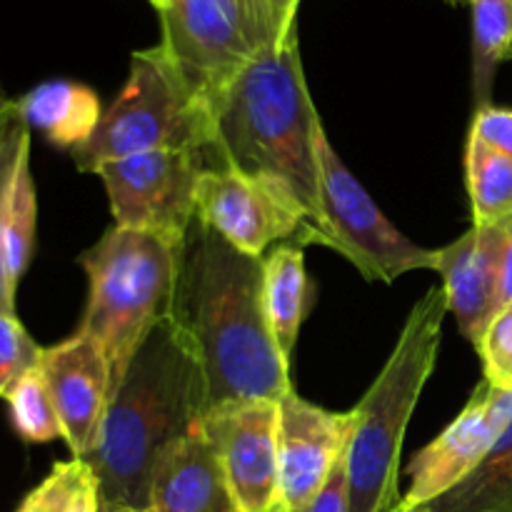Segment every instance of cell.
I'll use <instances>...</instances> for the list:
<instances>
[{"label":"cell","instance_id":"cell-18","mask_svg":"<svg viewBox=\"0 0 512 512\" xmlns=\"http://www.w3.org/2000/svg\"><path fill=\"white\" fill-rule=\"evenodd\" d=\"M303 245L283 243L263 258V305L268 328L283 358L290 363L300 325L313 303Z\"/></svg>","mask_w":512,"mask_h":512},{"label":"cell","instance_id":"cell-19","mask_svg":"<svg viewBox=\"0 0 512 512\" xmlns=\"http://www.w3.org/2000/svg\"><path fill=\"white\" fill-rule=\"evenodd\" d=\"M35 223H38V198L35 180L30 170V133L20 143L13 175L5 190L3 210H0V255L8 275L10 288H18L20 278L33 260Z\"/></svg>","mask_w":512,"mask_h":512},{"label":"cell","instance_id":"cell-15","mask_svg":"<svg viewBox=\"0 0 512 512\" xmlns=\"http://www.w3.org/2000/svg\"><path fill=\"white\" fill-rule=\"evenodd\" d=\"M505 253V220L473 225L463 238L438 250V273L448 295V310L463 338L478 348L485 328L500 310V273Z\"/></svg>","mask_w":512,"mask_h":512},{"label":"cell","instance_id":"cell-33","mask_svg":"<svg viewBox=\"0 0 512 512\" xmlns=\"http://www.w3.org/2000/svg\"><path fill=\"white\" fill-rule=\"evenodd\" d=\"M395 512H430V508H428V505H418V508H405V505L400 503V508Z\"/></svg>","mask_w":512,"mask_h":512},{"label":"cell","instance_id":"cell-25","mask_svg":"<svg viewBox=\"0 0 512 512\" xmlns=\"http://www.w3.org/2000/svg\"><path fill=\"white\" fill-rule=\"evenodd\" d=\"M30 128L20 118V110L15 100H10L8 108L0 113V210H3L5 190H8L10 175H13L15 158H18L20 143ZM0 313H15V290L10 288L8 275L3 268V255H0Z\"/></svg>","mask_w":512,"mask_h":512},{"label":"cell","instance_id":"cell-14","mask_svg":"<svg viewBox=\"0 0 512 512\" xmlns=\"http://www.w3.org/2000/svg\"><path fill=\"white\" fill-rule=\"evenodd\" d=\"M40 370L63 425V440L73 458L83 460L93 450L113 400L108 360L88 335L75 333L53 348H43Z\"/></svg>","mask_w":512,"mask_h":512},{"label":"cell","instance_id":"cell-20","mask_svg":"<svg viewBox=\"0 0 512 512\" xmlns=\"http://www.w3.org/2000/svg\"><path fill=\"white\" fill-rule=\"evenodd\" d=\"M428 508L430 512H512V420L488 458Z\"/></svg>","mask_w":512,"mask_h":512},{"label":"cell","instance_id":"cell-16","mask_svg":"<svg viewBox=\"0 0 512 512\" xmlns=\"http://www.w3.org/2000/svg\"><path fill=\"white\" fill-rule=\"evenodd\" d=\"M153 512H235L218 453L203 428L170 445L150 493Z\"/></svg>","mask_w":512,"mask_h":512},{"label":"cell","instance_id":"cell-27","mask_svg":"<svg viewBox=\"0 0 512 512\" xmlns=\"http://www.w3.org/2000/svg\"><path fill=\"white\" fill-rule=\"evenodd\" d=\"M85 470L88 465L80 458L58 463L38 488L25 495L18 512H68L70 500H73Z\"/></svg>","mask_w":512,"mask_h":512},{"label":"cell","instance_id":"cell-36","mask_svg":"<svg viewBox=\"0 0 512 512\" xmlns=\"http://www.w3.org/2000/svg\"><path fill=\"white\" fill-rule=\"evenodd\" d=\"M118 512H153V510H118Z\"/></svg>","mask_w":512,"mask_h":512},{"label":"cell","instance_id":"cell-7","mask_svg":"<svg viewBox=\"0 0 512 512\" xmlns=\"http://www.w3.org/2000/svg\"><path fill=\"white\" fill-rule=\"evenodd\" d=\"M158 15V48L208 118L230 80L265 48L288 38L258 0H163Z\"/></svg>","mask_w":512,"mask_h":512},{"label":"cell","instance_id":"cell-23","mask_svg":"<svg viewBox=\"0 0 512 512\" xmlns=\"http://www.w3.org/2000/svg\"><path fill=\"white\" fill-rule=\"evenodd\" d=\"M5 403L10 410V423H13V430L20 440L33 445L53 443L58 438L63 440V425L55 413L53 398H50L40 365L25 373L10 388V393L5 395Z\"/></svg>","mask_w":512,"mask_h":512},{"label":"cell","instance_id":"cell-11","mask_svg":"<svg viewBox=\"0 0 512 512\" xmlns=\"http://www.w3.org/2000/svg\"><path fill=\"white\" fill-rule=\"evenodd\" d=\"M213 443L235 512H283L278 463V403H230L200 423Z\"/></svg>","mask_w":512,"mask_h":512},{"label":"cell","instance_id":"cell-1","mask_svg":"<svg viewBox=\"0 0 512 512\" xmlns=\"http://www.w3.org/2000/svg\"><path fill=\"white\" fill-rule=\"evenodd\" d=\"M168 323L203 375L208 410L280 403L293 390L265 318L263 258L240 253L198 218L178 248Z\"/></svg>","mask_w":512,"mask_h":512},{"label":"cell","instance_id":"cell-37","mask_svg":"<svg viewBox=\"0 0 512 512\" xmlns=\"http://www.w3.org/2000/svg\"><path fill=\"white\" fill-rule=\"evenodd\" d=\"M450 3H468V0H450Z\"/></svg>","mask_w":512,"mask_h":512},{"label":"cell","instance_id":"cell-13","mask_svg":"<svg viewBox=\"0 0 512 512\" xmlns=\"http://www.w3.org/2000/svg\"><path fill=\"white\" fill-rule=\"evenodd\" d=\"M353 413H330L290 390L278 403V463L283 512H303L343 458Z\"/></svg>","mask_w":512,"mask_h":512},{"label":"cell","instance_id":"cell-26","mask_svg":"<svg viewBox=\"0 0 512 512\" xmlns=\"http://www.w3.org/2000/svg\"><path fill=\"white\" fill-rule=\"evenodd\" d=\"M485 380L495 388L512 390V303H505L485 328L478 348Z\"/></svg>","mask_w":512,"mask_h":512},{"label":"cell","instance_id":"cell-24","mask_svg":"<svg viewBox=\"0 0 512 512\" xmlns=\"http://www.w3.org/2000/svg\"><path fill=\"white\" fill-rule=\"evenodd\" d=\"M43 348L23 328L15 313H0V398L10 393L15 383L38 368Z\"/></svg>","mask_w":512,"mask_h":512},{"label":"cell","instance_id":"cell-17","mask_svg":"<svg viewBox=\"0 0 512 512\" xmlns=\"http://www.w3.org/2000/svg\"><path fill=\"white\" fill-rule=\"evenodd\" d=\"M28 128L40 130L53 145L78 150L93 138L103 110L88 85L73 80H48L15 100Z\"/></svg>","mask_w":512,"mask_h":512},{"label":"cell","instance_id":"cell-12","mask_svg":"<svg viewBox=\"0 0 512 512\" xmlns=\"http://www.w3.org/2000/svg\"><path fill=\"white\" fill-rule=\"evenodd\" d=\"M510 420L512 390L495 388L483 378L463 413L410 460L405 508L430 505L463 483L488 458Z\"/></svg>","mask_w":512,"mask_h":512},{"label":"cell","instance_id":"cell-29","mask_svg":"<svg viewBox=\"0 0 512 512\" xmlns=\"http://www.w3.org/2000/svg\"><path fill=\"white\" fill-rule=\"evenodd\" d=\"M303 512H350V483H348V450L335 463L333 473L325 480L320 493Z\"/></svg>","mask_w":512,"mask_h":512},{"label":"cell","instance_id":"cell-5","mask_svg":"<svg viewBox=\"0 0 512 512\" xmlns=\"http://www.w3.org/2000/svg\"><path fill=\"white\" fill-rule=\"evenodd\" d=\"M88 273V305L78 333L88 335L110 365L113 395L148 335L168 320L178 248L155 235L115 225L80 255Z\"/></svg>","mask_w":512,"mask_h":512},{"label":"cell","instance_id":"cell-35","mask_svg":"<svg viewBox=\"0 0 512 512\" xmlns=\"http://www.w3.org/2000/svg\"><path fill=\"white\" fill-rule=\"evenodd\" d=\"M150 3H153L155 10H160V5H163V0H150Z\"/></svg>","mask_w":512,"mask_h":512},{"label":"cell","instance_id":"cell-6","mask_svg":"<svg viewBox=\"0 0 512 512\" xmlns=\"http://www.w3.org/2000/svg\"><path fill=\"white\" fill-rule=\"evenodd\" d=\"M210 148V118L195 105L158 45L133 53L125 88L100 118L93 138L73 158L83 173L153 150Z\"/></svg>","mask_w":512,"mask_h":512},{"label":"cell","instance_id":"cell-31","mask_svg":"<svg viewBox=\"0 0 512 512\" xmlns=\"http://www.w3.org/2000/svg\"><path fill=\"white\" fill-rule=\"evenodd\" d=\"M88 465V463H85ZM68 512H100V498H98V483H95L93 470H85L83 480H80L78 490H75L73 500H70Z\"/></svg>","mask_w":512,"mask_h":512},{"label":"cell","instance_id":"cell-34","mask_svg":"<svg viewBox=\"0 0 512 512\" xmlns=\"http://www.w3.org/2000/svg\"><path fill=\"white\" fill-rule=\"evenodd\" d=\"M8 105H10V100L5 98V93H3V90H0V113H3V110L8 108Z\"/></svg>","mask_w":512,"mask_h":512},{"label":"cell","instance_id":"cell-22","mask_svg":"<svg viewBox=\"0 0 512 512\" xmlns=\"http://www.w3.org/2000/svg\"><path fill=\"white\" fill-rule=\"evenodd\" d=\"M465 175L475 225H498L512 218V158L468 135Z\"/></svg>","mask_w":512,"mask_h":512},{"label":"cell","instance_id":"cell-28","mask_svg":"<svg viewBox=\"0 0 512 512\" xmlns=\"http://www.w3.org/2000/svg\"><path fill=\"white\" fill-rule=\"evenodd\" d=\"M470 135L512 158V108H498L493 103L475 108Z\"/></svg>","mask_w":512,"mask_h":512},{"label":"cell","instance_id":"cell-8","mask_svg":"<svg viewBox=\"0 0 512 512\" xmlns=\"http://www.w3.org/2000/svg\"><path fill=\"white\" fill-rule=\"evenodd\" d=\"M318 245L333 248L358 268L365 280L395 283L410 270H438V250L405 238L318 128Z\"/></svg>","mask_w":512,"mask_h":512},{"label":"cell","instance_id":"cell-4","mask_svg":"<svg viewBox=\"0 0 512 512\" xmlns=\"http://www.w3.org/2000/svg\"><path fill=\"white\" fill-rule=\"evenodd\" d=\"M448 295L435 285L418 300L398 345L353 410L348 445L350 512H395L400 498V453L410 415L435 368Z\"/></svg>","mask_w":512,"mask_h":512},{"label":"cell","instance_id":"cell-32","mask_svg":"<svg viewBox=\"0 0 512 512\" xmlns=\"http://www.w3.org/2000/svg\"><path fill=\"white\" fill-rule=\"evenodd\" d=\"M505 303H512V218L505 220V253L500 273V308Z\"/></svg>","mask_w":512,"mask_h":512},{"label":"cell","instance_id":"cell-9","mask_svg":"<svg viewBox=\"0 0 512 512\" xmlns=\"http://www.w3.org/2000/svg\"><path fill=\"white\" fill-rule=\"evenodd\" d=\"M205 158L198 150H153L98 168L108 190L115 225L155 235L180 248L198 218V178Z\"/></svg>","mask_w":512,"mask_h":512},{"label":"cell","instance_id":"cell-30","mask_svg":"<svg viewBox=\"0 0 512 512\" xmlns=\"http://www.w3.org/2000/svg\"><path fill=\"white\" fill-rule=\"evenodd\" d=\"M265 13L270 15L278 30L283 35H290L298 30V5L300 0H258Z\"/></svg>","mask_w":512,"mask_h":512},{"label":"cell","instance_id":"cell-10","mask_svg":"<svg viewBox=\"0 0 512 512\" xmlns=\"http://www.w3.org/2000/svg\"><path fill=\"white\" fill-rule=\"evenodd\" d=\"M198 220L240 253L263 258L273 243L315 245L313 220L290 190L233 168H205L198 178Z\"/></svg>","mask_w":512,"mask_h":512},{"label":"cell","instance_id":"cell-3","mask_svg":"<svg viewBox=\"0 0 512 512\" xmlns=\"http://www.w3.org/2000/svg\"><path fill=\"white\" fill-rule=\"evenodd\" d=\"M205 410L203 375L163 320L135 353L83 458L98 483L100 512L150 510L160 458L200 428Z\"/></svg>","mask_w":512,"mask_h":512},{"label":"cell","instance_id":"cell-21","mask_svg":"<svg viewBox=\"0 0 512 512\" xmlns=\"http://www.w3.org/2000/svg\"><path fill=\"white\" fill-rule=\"evenodd\" d=\"M473 10L475 108L490 103L495 73L512 58V0H468Z\"/></svg>","mask_w":512,"mask_h":512},{"label":"cell","instance_id":"cell-2","mask_svg":"<svg viewBox=\"0 0 512 512\" xmlns=\"http://www.w3.org/2000/svg\"><path fill=\"white\" fill-rule=\"evenodd\" d=\"M298 30L250 60L215 100L205 168H233L293 193L313 220L318 245V128Z\"/></svg>","mask_w":512,"mask_h":512}]
</instances>
